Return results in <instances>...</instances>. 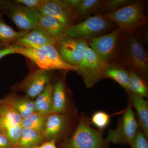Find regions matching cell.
Masks as SVG:
<instances>
[{"label":"cell","instance_id":"cell-1","mask_svg":"<svg viewBox=\"0 0 148 148\" xmlns=\"http://www.w3.org/2000/svg\"><path fill=\"white\" fill-rule=\"evenodd\" d=\"M120 40L117 61L146 80L148 76V57L142 43L136 35H126Z\"/></svg>","mask_w":148,"mask_h":148},{"label":"cell","instance_id":"cell-2","mask_svg":"<svg viewBox=\"0 0 148 148\" xmlns=\"http://www.w3.org/2000/svg\"><path fill=\"white\" fill-rule=\"evenodd\" d=\"M60 148H110L103 131L90 126V119L82 113L76 127L70 138L62 141Z\"/></svg>","mask_w":148,"mask_h":148},{"label":"cell","instance_id":"cell-3","mask_svg":"<svg viewBox=\"0 0 148 148\" xmlns=\"http://www.w3.org/2000/svg\"><path fill=\"white\" fill-rule=\"evenodd\" d=\"M102 15L116 24L122 34L125 35L133 34L148 23V18L145 13V2L140 0L132 2L113 12Z\"/></svg>","mask_w":148,"mask_h":148},{"label":"cell","instance_id":"cell-4","mask_svg":"<svg viewBox=\"0 0 148 148\" xmlns=\"http://www.w3.org/2000/svg\"><path fill=\"white\" fill-rule=\"evenodd\" d=\"M33 61L39 69L53 71L63 70L76 71L78 67L64 62L53 45H46L37 48H21L18 53Z\"/></svg>","mask_w":148,"mask_h":148},{"label":"cell","instance_id":"cell-5","mask_svg":"<svg viewBox=\"0 0 148 148\" xmlns=\"http://www.w3.org/2000/svg\"><path fill=\"white\" fill-rule=\"evenodd\" d=\"M140 128L130 103L120 118L115 129L110 130L106 140L116 145H131Z\"/></svg>","mask_w":148,"mask_h":148},{"label":"cell","instance_id":"cell-6","mask_svg":"<svg viewBox=\"0 0 148 148\" xmlns=\"http://www.w3.org/2000/svg\"><path fill=\"white\" fill-rule=\"evenodd\" d=\"M0 11L22 31H30L39 27L40 14L14 1L0 0Z\"/></svg>","mask_w":148,"mask_h":148},{"label":"cell","instance_id":"cell-7","mask_svg":"<svg viewBox=\"0 0 148 148\" xmlns=\"http://www.w3.org/2000/svg\"><path fill=\"white\" fill-rule=\"evenodd\" d=\"M54 40L53 45L63 61L71 66L78 67L88 46L87 40L66 34Z\"/></svg>","mask_w":148,"mask_h":148},{"label":"cell","instance_id":"cell-8","mask_svg":"<svg viewBox=\"0 0 148 148\" xmlns=\"http://www.w3.org/2000/svg\"><path fill=\"white\" fill-rule=\"evenodd\" d=\"M112 22L101 14L90 16L78 24L69 26L65 34L73 38H82L86 40L103 35L108 31Z\"/></svg>","mask_w":148,"mask_h":148},{"label":"cell","instance_id":"cell-9","mask_svg":"<svg viewBox=\"0 0 148 148\" xmlns=\"http://www.w3.org/2000/svg\"><path fill=\"white\" fill-rule=\"evenodd\" d=\"M121 34L117 28L109 34L88 40V44L106 64L116 63Z\"/></svg>","mask_w":148,"mask_h":148},{"label":"cell","instance_id":"cell-10","mask_svg":"<svg viewBox=\"0 0 148 148\" xmlns=\"http://www.w3.org/2000/svg\"><path fill=\"white\" fill-rule=\"evenodd\" d=\"M106 64L88 46L76 72L82 78L86 88H90L102 79V74Z\"/></svg>","mask_w":148,"mask_h":148},{"label":"cell","instance_id":"cell-11","mask_svg":"<svg viewBox=\"0 0 148 148\" xmlns=\"http://www.w3.org/2000/svg\"><path fill=\"white\" fill-rule=\"evenodd\" d=\"M53 71L38 69L30 72L20 82L12 87L14 91H21L34 100L43 91L48 84L50 83Z\"/></svg>","mask_w":148,"mask_h":148},{"label":"cell","instance_id":"cell-12","mask_svg":"<svg viewBox=\"0 0 148 148\" xmlns=\"http://www.w3.org/2000/svg\"><path fill=\"white\" fill-rule=\"evenodd\" d=\"M77 115V114H70L49 115L43 135L45 141L55 140L57 142L64 138Z\"/></svg>","mask_w":148,"mask_h":148},{"label":"cell","instance_id":"cell-13","mask_svg":"<svg viewBox=\"0 0 148 148\" xmlns=\"http://www.w3.org/2000/svg\"><path fill=\"white\" fill-rule=\"evenodd\" d=\"M38 12L42 15L57 18L68 27L75 24L79 19L75 12L69 7L64 0H46Z\"/></svg>","mask_w":148,"mask_h":148},{"label":"cell","instance_id":"cell-14","mask_svg":"<svg viewBox=\"0 0 148 148\" xmlns=\"http://www.w3.org/2000/svg\"><path fill=\"white\" fill-rule=\"evenodd\" d=\"M52 113L77 114L72 107L65 82L61 78L53 85Z\"/></svg>","mask_w":148,"mask_h":148},{"label":"cell","instance_id":"cell-15","mask_svg":"<svg viewBox=\"0 0 148 148\" xmlns=\"http://www.w3.org/2000/svg\"><path fill=\"white\" fill-rule=\"evenodd\" d=\"M54 39L49 36L39 27L29 31L14 42L21 48H37L46 45H54Z\"/></svg>","mask_w":148,"mask_h":148},{"label":"cell","instance_id":"cell-16","mask_svg":"<svg viewBox=\"0 0 148 148\" xmlns=\"http://www.w3.org/2000/svg\"><path fill=\"white\" fill-rule=\"evenodd\" d=\"M4 98L9 102L22 119L26 118L36 112L34 100L27 95L21 96L12 92Z\"/></svg>","mask_w":148,"mask_h":148},{"label":"cell","instance_id":"cell-17","mask_svg":"<svg viewBox=\"0 0 148 148\" xmlns=\"http://www.w3.org/2000/svg\"><path fill=\"white\" fill-rule=\"evenodd\" d=\"M130 71L119 63L106 64L102 74V79L114 80L124 88L127 92Z\"/></svg>","mask_w":148,"mask_h":148},{"label":"cell","instance_id":"cell-18","mask_svg":"<svg viewBox=\"0 0 148 148\" xmlns=\"http://www.w3.org/2000/svg\"><path fill=\"white\" fill-rule=\"evenodd\" d=\"M39 26L49 36L56 39L65 34L68 27L57 18L52 16L40 14L38 18Z\"/></svg>","mask_w":148,"mask_h":148},{"label":"cell","instance_id":"cell-19","mask_svg":"<svg viewBox=\"0 0 148 148\" xmlns=\"http://www.w3.org/2000/svg\"><path fill=\"white\" fill-rule=\"evenodd\" d=\"M128 94L129 103L137 112L140 128L148 137V101L137 95Z\"/></svg>","mask_w":148,"mask_h":148},{"label":"cell","instance_id":"cell-20","mask_svg":"<svg viewBox=\"0 0 148 148\" xmlns=\"http://www.w3.org/2000/svg\"><path fill=\"white\" fill-rule=\"evenodd\" d=\"M53 90V85L49 83L43 91L34 100L37 112L46 115L52 113Z\"/></svg>","mask_w":148,"mask_h":148},{"label":"cell","instance_id":"cell-21","mask_svg":"<svg viewBox=\"0 0 148 148\" xmlns=\"http://www.w3.org/2000/svg\"><path fill=\"white\" fill-rule=\"evenodd\" d=\"M130 71L127 94L137 95L143 98H147L148 88L146 80L140 75L132 71Z\"/></svg>","mask_w":148,"mask_h":148},{"label":"cell","instance_id":"cell-22","mask_svg":"<svg viewBox=\"0 0 148 148\" xmlns=\"http://www.w3.org/2000/svg\"><path fill=\"white\" fill-rule=\"evenodd\" d=\"M22 128L20 125L0 117V130L15 147L19 142Z\"/></svg>","mask_w":148,"mask_h":148},{"label":"cell","instance_id":"cell-23","mask_svg":"<svg viewBox=\"0 0 148 148\" xmlns=\"http://www.w3.org/2000/svg\"><path fill=\"white\" fill-rule=\"evenodd\" d=\"M42 135L29 128H22L21 137L15 148H34L45 142Z\"/></svg>","mask_w":148,"mask_h":148},{"label":"cell","instance_id":"cell-24","mask_svg":"<svg viewBox=\"0 0 148 148\" xmlns=\"http://www.w3.org/2000/svg\"><path fill=\"white\" fill-rule=\"evenodd\" d=\"M29 31L17 32L6 24L2 17H0V43L6 46L13 44Z\"/></svg>","mask_w":148,"mask_h":148},{"label":"cell","instance_id":"cell-25","mask_svg":"<svg viewBox=\"0 0 148 148\" xmlns=\"http://www.w3.org/2000/svg\"><path fill=\"white\" fill-rule=\"evenodd\" d=\"M48 116L36 112L26 118L22 119L21 126L23 128L32 129L43 137L44 130Z\"/></svg>","mask_w":148,"mask_h":148},{"label":"cell","instance_id":"cell-26","mask_svg":"<svg viewBox=\"0 0 148 148\" xmlns=\"http://www.w3.org/2000/svg\"><path fill=\"white\" fill-rule=\"evenodd\" d=\"M103 1L101 0H82L77 10L79 19L87 18L92 14L98 12Z\"/></svg>","mask_w":148,"mask_h":148},{"label":"cell","instance_id":"cell-27","mask_svg":"<svg viewBox=\"0 0 148 148\" xmlns=\"http://www.w3.org/2000/svg\"><path fill=\"white\" fill-rule=\"evenodd\" d=\"M0 117L21 125L22 119L9 102L4 97L0 99Z\"/></svg>","mask_w":148,"mask_h":148},{"label":"cell","instance_id":"cell-28","mask_svg":"<svg viewBox=\"0 0 148 148\" xmlns=\"http://www.w3.org/2000/svg\"><path fill=\"white\" fill-rule=\"evenodd\" d=\"M133 2L131 0H106L103 1L101 7L98 10L99 14L113 12Z\"/></svg>","mask_w":148,"mask_h":148},{"label":"cell","instance_id":"cell-29","mask_svg":"<svg viewBox=\"0 0 148 148\" xmlns=\"http://www.w3.org/2000/svg\"><path fill=\"white\" fill-rule=\"evenodd\" d=\"M111 117L108 114L104 111L95 112L90 119V123L97 127L98 130L103 131L109 125Z\"/></svg>","mask_w":148,"mask_h":148},{"label":"cell","instance_id":"cell-30","mask_svg":"<svg viewBox=\"0 0 148 148\" xmlns=\"http://www.w3.org/2000/svg\"><path fill=\"white\" fill-rule=\"evenodd\" d=\"M130 146L131 148H148V137L140 128Z\"/></svg>","mask_w":148,"mask_h":148},{"label":"cell","instance_id":"cell-31","mask_svg":"<svg viewBox=\"0 0 148 148\" xmlns=\"http://www.w3.org/2000/svg\"><path fill=\"white\" fill-rule=\"evenodd\" d=\"M14 1L29 8L38 11L45 2L46 0H15Z\"/></svg>","mask_w":148,"mask_h":148},{"label":"cell","instance_id":"cell-32","mask_svg":"<svg viewBox=\"0 0 148 148\" xmlns=\"http://www.w3.org/2000/svg\"><path fill=\"white\" fill-rule=\"evenodd\" d=\"M21 48L15 44H13L11 45L0 49V59L7 55L14 53H18V50Z\"/></svg>","mask_w":148,"mask_h":148},{"label":"cell","instance_id":"cell-33","mask_svg":"<svg viewBox=\"0 0 148 148\" xmlns=\"http://www.w3.org/2000/svg\"><path fill=\"white\" fill-rule=\"evenodd\" d=\"M0 148H15L10 141L0 130Z\"/></svg>","mask_w":148,"mask_h":148},{"label":"cell","instance_id":"cell-34","mask_svg":"<svg viewBox=\"0 0 148 148\" xmlns=\"http://www.w3.org/2000/svg\"><path fill=\"white\" fill-rule=\"evenodd\" d=\"M56 142L55 140L45 141L41 145L34 148H58L56 146Z\"/></svg>","mask_w":148,"mask_h":148},{"label":"cell","instance_id":"cell-35","mask_svg":"<svg viewBox=\"0 0 148 148\" xmlns=\"http://www.w3.org/2000/svg\"><path fill=\"white\" fill-rule=\"evenodd\" d=\"M2 15V13L0 11V17H1ZM7 46H6L4 45L3 44L0 43V49L2 48L6 47Z\"/></svg>","mask_w":148,"mask_h":148}]
</instances>
